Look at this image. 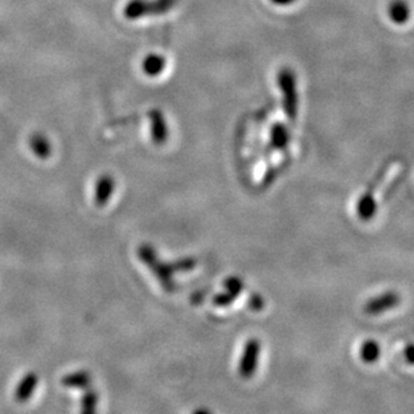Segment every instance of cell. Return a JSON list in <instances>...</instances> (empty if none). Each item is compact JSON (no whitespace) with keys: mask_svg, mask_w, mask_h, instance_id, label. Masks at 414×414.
I'll use <instances>...</instances> for the list:
<instances>
[{"mask_svg":"<svg viewBox=\"0 0 414 414\" xmlns=\"http://www.w3.org/2000/svg\"><path fill=\"white\" fill-rule=\"evenodd\" d=\"M279 83L284 93L285 112L288 113V116L293 117L297 110V93H296V83H295L293 73L290 70H283L280 73Z\"/></svg>","mask_w":414,"mask_h":414,"instance_id":"3","label":"cell"},{"mask_svg":"<svg viewBox=\"0 0 414 414\" xmlns=\"http://www.w3.org/2000/svg\"><path fill=\"white\" fill-rule=\"evenodd\" d=\"M38 375L35 373L26 374L21 379V382L18 383L17 386V390H15V399L21 404L27 402L31 395L35 392L37 386H38Z\"/></svg>","mask_w":414,"mask_h":414,"instance_id":"5","label":"cell"},{"mask_svg":"<svg viewBox=\"0 0 414 414\" xmlns=\"http://www.w3.org/2000/svg\"><path fill=\"white\" fill-rule=\"evenodd\" d=\"M192 414H213L208 409H198V411H195Z\"/></svg>","mask_w":414,"mask_h":414,"instance_id":"14","label":"cell"},{"mask_svg":"<svg viewBox=\"0 0 414 414\" xmlns=\"http://www.w3.org/2000/svg\"><path fill=\"white\" fill-rule=\"evenodd\" d=\"M260 354H261V343L258 342V339L256 338L249 339L245 343L242 356L238 365V374L241 378L250 379L254 375L258 366Z\"/></svg>","mask_w":414,"mask_h":414,"instance_id":"2","label":"cell"},{"mask_svg":"<svg viewBox=\"0 0 414 414\" xmlns=\"http://www.w3.org/2000/svg\"><path fill=\"white\" fill-rule=\"evenodd\" d=\"M31 147H33V149L35 151V154H37L38 156H41V158H46V156L49 155V152H50V148H49L47 142H46L43 138H41V136H35V138L33 139Z\"/></svg>","mask_w":414,"mask_h":414,"instance_id":"11","label":"cell"},{"mask_svg":"<svg viewBox=\"0 0 414 414\" xmlns=\"http://www.w3.org/2000/svg\"><path fill=\"white\" fill-rule=\"evenodd\" d=\"M358 215L363 221H370L376 213V204L370 194H365L358 202Z\"/></svg>","mask_w":414,"mask_h":414,"instance_id":"8","label":"cell"},{"mask_svg":"<svg viewBox=\"0 0 414 414\" xmlns=\"http://www.w3.org/2000/svg\"><path fill=\"white\" fill-rule=\"evenodd\" d=\"M388 13L395 24H405L411 18V7L405 0H393L388 7Z\"/></svg>","mask_w":414,"mask_h":414,"instance_id":"6","label":"cell"},{"mask_svg":"<svg viewBox=\"0 0 414 414\" xmlns=\"http://www.w3.org/2000/svg\"><path fill=\"white\" fill-rule=\"evenodd\" d=\"M176 4V0H129L124 8L128 19H138L148 15L166 14Z\"/></svg>","mask_w":414,"mask_h":414,"instance_id":"1","label":"cell"},{"mask_svg":"<svg viewBox=\"0 0 414 414\" xmlns=\"http://www.w3.org/2000/svg\"><path fill=\"white\" fill-rule=\"evenodd\" d=\"M97 405H99V395L94 390H88L81 398V413L80 414H97Z\"/></svg>","mask_w":414,"mask_h":414,"instance_id":"10","label":"cell"},{"mask_svg":"<svg viewBox=\"0 0 414 414\" xmlns=\"http://www.w3.org/2000/svg\"><path fill=\"white\" fill-rule=\"evenodd\" d=\"M296 0H272V3H274L277 6H288V4H292Z\"/></svg>","mask_w":414,"mask_h":414,"instance_id":"13","label":"cell"},{"mask_svg":"<svg viewBox=\"0 0 414 414\" xmlns=\"http://www.w3.org/2000/svg\"><path fill=\"white\" fill-rule=\"evenodd\" d=\"M404 356L408 363L414 365V345H408L404 350Z\"/></svg>","mask_w":414,"mask_h":414,"instance_id":"12","label":"cell"},{"mask_svg":"<svg viewBox=\"0 0 414 414\" xmlns=\"http://www.w3.org/2000/svg\"><path fill=\"white\" fill-rule=\"evenodd\" d=\"M63 385L72 389H89V386L92 385V376L90 373L85 370L74 372L63 376Z\"/></svg>","mask_w":414,"mask_h":414,"instance_id":"7","label":"cell"},{"mask_svg":"<svg viewBox=\"0 0 414 414\" xmlns=\"http://www.w3.org/2000/svg\"><path fill=\"white\" fill-rule=\"evenodd\" d=\"M399 300L401 297L395 292H386L369 300L365 306V312L369 315H381L395 308L399 304Z\"/></svg>","mask_w":414,"mask_h":414,"instance_id":"4","label":"cell"},{"mask_svg":"<svg viewBox=\"0 0 414 414\" xmlns=\"http://www.w3.org/2000/svg\"><path fill=\"white\" fill-rule=\"evenodd\" d=\"M379 354H381V349L375 340L370 339V340L363 342V345L361 347V358L363 362L374 363L375 361H378Z\"/></svg>","mask_w":414,"mask_h":414,"instance_id":"9","label":"cell"}]
</instances>
